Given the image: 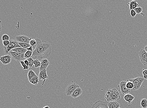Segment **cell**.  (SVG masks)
I'll list each match as a JSON object with an SVG mask.
<instances>
[{
  "instance_id": "f1b7e54d",
  "label": "cell",
  "mask_w": 147,
  "mask_h": 108,
  "mask_svg": "<svg viewBox=\"0 0 147 108\" xmlns=\"http://www.w3.org/2000/svg\"><path fill=\"white\" fill-rule=\"evenodd\" d=\"M37 42L36 39H31L30 42V44L31 46H35V45H37Z\"/></svg>"
},
{
  "instance_id": "44dd1931",
  "label": "cell",
  "mask_w": 147,
  "mask_h": 108,
  "mask_svg": "<svg viewBox=\"0 0 147 108\" xmlns=\"http://www.w3.org/2000/svg\"><path fill=\"white\" fill-rule=\"evenodd\" d=\"M141 106L142 108H147V100L146 99H142L141 102Z\"/></svg>"
},
{
  "instance_id": "603a6c76",
  "label": "cell",
  "mask_w": 147,
  "mask_h": 108,
  "mask_svg": "<svg viewBox=\"0 0 147 108\" xmlns=\"http://www.w3.org/2000/svg\"><path fill=\"white\" fill-rule=\"evenodd\" d=\"M19 44L20 46V47L26 49L30 47L31 46L30 44L26 43L19 42Z\"/></svg>"
},
{
  "instance_id": "4fadbf2b",
  "label": "cell",
  "mask_w": 147,
  "mask_h": 108,
  "mask_svg": "<svg viewBox=\"0 0 147 108\" xmlns=\"http://www.w3.org/2000/svg\"><path fill=\"white\" fill-rule=\"evenodd\" d=\"M41 65L40 68V71L46 69L48 66L50 65V62L49 60L47 59H43L41 61Z\"/></svg>"
},
{
  "instance_id": "9c48e42d",
  "label": "cell",
  "mask_w": 147,
  "mask_h": 108,
  "mask_svg": "<svg viewBox=\"0 0 147 108\" xmlns=\"http://www.w3.org/2000/svg\"><path fill=\"white\" fill-rule=\"evenodd\" d=\"M140 61L144 66H145L147 60V53L144 50H141L139 53Z\"/></svg>"
},
{
  "instance_id": "74e56055",
  "label": "cell",
  "mask_w": 147,
  "mask_h": 108,
  "mask_svg": "<svg viewBox=\"0 0 147 108\" xmlns=\"http://www.w3.org/2000/svg\"><path fill=\"white\" fill-rule=\"evenodd\" d=\"M43 108H50L48 106H46L44 107Z\"/></svg>"
},
{
  "instance_id": "ab89813d",
  "label": "cell",
  "mask_w": 147,
  "mask_h": 108,
  "mask_svg": "<svg viewBox=\"0 0 147 108\" xmlns=\"http://www.w3.org/2000/svg\"></svg>"
},
{
  "instance_id": "5bb4252c",
  "label": "cell",
  "mask_w": 147,
  "mask_h": 108,
  "mask_svg": "<svg viewBox=\"0 0 147 108\" xmlns=\"http://www.w3.org/2000/svg\"><path fill=\"white\" fill-rule=\"evenodd\" d=\"M134 99H135L134 96L129 93L125 94L124 96V100L128 103V105L129 106H131L132 101L134 100Z\"/></svg>"
},
{
  "instance_id": "52a82bcc",
  "label": "cell",
  "mask_w": 147,
  "mask_h": 108,
  "mask_svg": "<svg viewBox=\"0 0 147 108\" xmlns=\"http://www.w3.org/2000/svg\"><path fill=\"white\" fill-rule=\"evenodd\" d=\"M10 53L13 59L16 60L17 62H20L21 61L25 60L24 58V54H21L14 51H10Z\"/></svg>"
},
{
  "instance_id": "1f68e13d",
  "label": "cell",
  "mask_w": 147,
  "mask_h": 108,
  "mask_svg": "<svg viewBox=\"0 0 147 108\" xmlns=\"http://www.w3.org/2000/svg\"><path fill=\"white\" fill-rule=\"evenodd\" d=\"M3 44L4 46H7L9 45L10 43L9 41H3Z\"/></svg>"
},
{
  "instance_id": "7c38bea8",
  "label": "cell",
  "mask_w": 147,
  "mask_h": 108,
  "mask_svg": "<svg viewBox=\"0 0 147 108\" xmlns=\"http://www.w3.org/2000/svg\"><path fill=\"white\" fill-rule=\"evenodd\" d=\"M11 56L10 55H6L4 56H0V61L4 65H7L9 64L11 62Z\"/></svg>"
},
{
  "instance_id": "e0dca14e",
  "label": "cell",
  "mask_w": 147,
  "mask_h": 108,
  "mask_svg": "<svg viewBox=\"0 0 147 108\" xmlns=\"http://www.w3.org/2000/svg\"><path fill=\"white\" fill-rule=\"evenodd\" d=\"M109 108H119L120 107V104L116 101L109 102L108 104Z\"/></svg>"
},
{
  "instance_id": "836d02e7",
  "label": "cell",
  "mask_w": 147,
  "mask_h": 108,
  "mask_svg": "<svg viewBox=\"0 0 147 108\" xmlns=\"http://www.w3.org/2000/svg\"><path fill=\"white\" fill-rule=\"evenodd\" d=\"M142 74L143 75H147V70H146L142 72Z\"/></svg>"
},
{
  "instance_id": "4316f807",
  "label": "cell",
  "mask_w": 147,
  "mask_h": 108,
  "mask_svg": "<svg viewBox=\"0 0 147 108\" xmlns=\"http://www.w3.org/2000/svg\"><path fill=\"white\" fill-rule=\"evenodd\" d=\"M21 66L23 67V70H28L29 69V67L26 66L24 63V61H21L20 62Z\"/></svg>"
},
{
  "instance_id": "7a4b0ae2",
  "label": "cell",
  "mask_w": 147,
  "mask_h": 108,
  "mask_svg": "<svg viewBox=\"0 0 147 108\" xmlns=\"http://www.w3.org/2000/svg\"><path fill=\"white\" fill-rule=\"evenodd\" d=\"M121 98L120 93L115 88L108 89L106 92L105 99L108 102L118 101Z\"/></svg>"
},
{
  "instance_id": "4dcf8cb0",
  "label": "cell",
  "mask_w": 147,
  "mask_h": 108,
  "mask_svg": "<svg viewBox=\"0 0 147 108\" xmlns=\"http://www.w3.org/2000/svg\"><path fill=\"white\" fill-rule=\"evenodd\" d=\"M130 14L132 16V17H135L136 15H137V13H136V12L134 10V9H132L131 10L130 12Z\"/></svg>"
},
{
  "instance_id": "d6986e66",
  "label": "cell",
  "mask_w": 147,
  "mask_h": 108,
  "mask_svg": "<svg viewBox=\"0 0 147 108\" xmlns=\"http://www.w3.org/2000/svg\"><path fill=\"white\" fill-rule=\"evenodd\" d=\"M30 83L34 85H37L39 82L38 77V76L34 77L29 80Z\"/></svg>"
},
{
  "instance_id": "cb8c5ba5",
  "label": "cell",
  "mask_w": 147,
  "mask_h": 108,
  "mask_svg": "<svg viewBox=\"0 0 147 108\" xmlns=\"http://www.w3.org/2000/svg\"><path fill=\"white\" fill-rule=\"evenodd\" d=\"M127 81H128V82H127V83H126V87L128 89H133L134 87V84L131 82L128 81V80H127Z\"/></svg>"
},
{
  "instance_id": "f35d334b",
  "label": "cell",
  "mask_w": 147,
  "mask_h": 108,
  "mask_svg": "<svg viewBox=\"0 0 147 108\" xmlns=\"http://www.w3.org/2000/svg\"><path fill=\"white\" fill-rule=\"evenodd\" d=\"M145 66H147V60L146 62V63Z\"/></svg>"
},
{
  "instance_id": "8fae6325",
  "label": "cell",
  "mask_w": 147,
  "mask_h": 108,
  "mask_svg": "<svg viewBox=\"0 0 147 108\" xmlns=\"http://www.w3.org/2000/svg\"><path fill=\"white\" fill-rule=\"evenodd\" d=\"M47 71L46 69L43 70V71H40L39 75V80H43V82L41 83L42 85H43L44 83H45L46 80L47 79L49 78L47 74Z\"/></svg>"
},
{
  "instance_id": "9a60e30c",
  "label": "cell",
  "mask_w": 147,
  "mask_h": 108,
  "mask_svg": "<svg viewBox=\"0 0 147 108\" xmlns=\"http://www.w3.org/2000/svg\"><path fill=\"white\" fill-rule=\"evenodd\" d=\"M82 93H83V91H82V88L79 87L75 89L74 92L71 94V96L72 98L76 99L80 96Z\"/></svg>"
},
{
  "instance_id": "d6a6232c",
  "label": "cell",
  "mask_w": 147,
  "mask_h": 108,
  "mask_svg": "<svg viewBox=\"0 0 147 108\" xmlns=\"http://www.w3.org/2000/svg\"><path fill=\"white\" fill-rule=\"evenodd\" d=\"M24 63L25 65H26L27 66H29V62H28V60H27V59H26L24 61Z\"/></svg>"
},
{
  "instance_id": "f546056e",
  "label": "cell",
  "mask_w": 147,
  "mask_h": 108,
  "mask_svg": "<svg viewBox=\"0 0 147 108\" xmlns=\"http://www.w3.org/2000/svg\"><path fill=\"white\" fill-rule=\"evenodd\" d=\"M2 39L3 41H9V37L7 34H4L2 36Z\"/></svg>"
},
{
  "instance_id": "ba28073f",
  "label": "cell",
  "mask_w": 147,
  "mask_h": 108,
  "mask_svg": "<svg viewBox=\"0 0 147 108\" xmlns=\"http://www.w3.org/2000/svg\"><path fill=\"white\" fill-rule=\"evenodd\" d=\"M108 102L98 100L92 106L91 108H109L108 105Z\"/></svg>"
},
{
  "instance_id": "ffe728a7",
  "label": "cell",
  "mask_w": 147,
  "mask_h": 108,
  "mask_svg": "<svg viewBox=\"0 0 147 108\" xmlns=\"http://www.w3.org/2000/svg\"><path fill=\"white\" fill-rule=\"evenodd\" d=\"M37 76L35 72L33 70H30L29 71L28 73V78L29 80H30L32 78Z\"/></svg>"
},
{
  "instance_id": "d590c367",
  "label": "cell",
  "mask_w": 147,
  "mask_h": 108,
  "mask_svg": "<svg viewBox=\"0 0 147 108\" xmlns=\"http://www.w3.org/2000/svg\"><path fill=\"white\" fill-rule=\"evenodd\" d=\"M144 50H145L146 52L147 53V45L145 47Z\"/></svg>"
},
{
  "instance_id": "83f0119b",
  "label": "cell",
  "mask_w": 147,
  "mask_h": 108,
  "mask_svg": "<svg viewBox=\"0 0 147 108\" xmlns=\"http://www.w3.org/2000/svg\"><path fill=\"white\" fill-rule=\"evenodd\" d=\"M134 10L136 12L137 14H139L141 13V12L142 11L143 9L142 8L140 7H138L134 9Z\"/></svg>"
},
{
  "instance_id": "484cf974",
  "label": "cell",
  "mask_w": 147,
  "mask_h": 108,
  "mask_svg": "<svg viewBox=\"0 0 147 108\" xmlns=\"http://www.w3.org/2000/svg\"><path fill=\"white\" fill-rule=\"evenodd\" d=\"M27 60H28L29 62V67L32 68V66H33V65L34 64V60H33V58L31 57H30L29 59H27Z\"/></svg>"
},
{
  "instance_id": "7402d4cb",
  "label": "cell",
  "mask_w": 147,
  "mask_h": 108,
  "mask_svg": "<svg viewBox=\"0 0 147 108\" xmlns=\"http://www.w3.org/2000/svg\"><path fill=\"white\" fill-rule=\"evenodd\" d=\"M32 51L31 50H27L26 53L24 54V58L25 59H28L30 58L32 56V54H33Z\"/></svg>"
},
{
  "instance_id": "8d00e7d4",
  "label": "cell",
  "mask_w": 147,
  "mask_h": 108,
  "mask_svg": "<svg viewBox=\"0 0 147 108\" xmlns=\"http://www.w3.org/2000/svg\"><path fill=\"white\" fill-rule=\"evenodd\" d=\"M144 78L145 79H147V75H143Z\"/></svg>"
},
{
  "instance_id": "8992f818",
  "label": "cell",
  "mask_w": 147,
  "mask_h": 108,
  "mask_svg": "<svg viewBox=\"0 0 147 108\" xmlns=\"http://www.w3.org/2000/svg\"><path fill=\"white\" fill-rule=\"evenodd\" d=\"M126 83H127V82L123 81L120 82L118 86L119 88V91L121 94L123 95L128 94L131 92V90L128 89L126 87Z\"/></svg>"
},
{
  "instance_id": "3957f363",
  "label": "cell",
  "mask_w": 147,
  "mask_h": 108,
  "mask_svg": "<svg viewBox=\"0 0 147 108\" xmlns=\"http://www.w3.org/2000/svg\"><path fill=\"white\" fill-rule=\"evenodd\" d=\"M128 81L131 82L134 84V87L132 90H138L141 87V86L144 81V79L142 77H138L136 78L127 80Z\"/></svg>"
},
{
  "instance_id": "2e32d148",
  "label": "cell",
  "mask_w": 147,
  "mask_h": 108,
  "mask_svg": "<svg viewBox=\"0 0 147 108\" xmlns=\"http://www.w3.org/2000/svg\"><path fill=\"white\" fill-rule=\"evenodd\" d=\"M127 5L129 7V9L130 10L134 9L139 6L138 1L137 0L131 1L130 2L127 4Z\"/></svg>"
},
{
  "instance_id": "30bf717a",
  "label": "cell",
  "mask_w": 147,
  "mask_h": 108,
  "mask_svg": "<svg viewBox=\"0 0 147 108\" xmlns=\"http://www.w3.org/2000/svg\"><path fill=\"white\" fill-rule=\"evenodd\" d=\"M31 40V38H29L25 35L17 36L15 37L16 40L18 42L26 43L29 44Z\"/></svg>"
},
{
  "instance_id": "6da1fadb",
  "label": "cell",
  "mask_w": 147,
  "mask_h": 108,
  "mask_svg": "<svg viewBox=\"0 0 147 108\" xmlns=\"http://www.w3.org/2000/svg\"><path fill=\"white\" fill-rule=\"evenodd\" d=\"M37 39L38 41L37 42V46L33 51L32 56L35 58L42 60L47 59L52 52L51 44L45 41H41L39 39Z\"/></svg>"
},
{
  "instance_id": "e575fe53",
  "label": "cell",
  "mask_w": 147,
  "mask_h": 108,
  "mask_svg": "<svg viewBox=\"0 0 147 108\" xmlns=\"http://www.w3.org/2000/svg\"><path fill=\"white\" fill-rule=\"evenodd\" d=\"M28 50H31V51L33 52V46H31L30 47L26 49Z\"/></svg>"
},
{
  "instance_id": "5b68a950",
  "label": "cell",
  "mask_w": 147,
  "mask_h": 108,
  "mask_svg": "<svg viewBox=\"0 0 147 108\" xmlns=\"http://www.w3.org/2000/svg\"><path fill=\"white\" fill-rule=\"evenodd\" d=\"M79 87V86L77 83L73 82H71L66 89V94L67 96H71L75 89Z\"/></svg>"
},
{
  "instance_id": "d4e9b609",
  "label": "cell",
  "mask_w": 147,
  "mask_h": 108,
  "mask_svg": "<svg viewBox=\"0 0 147 108\" xmlns=\"http://www.w3.org/2000/svg\"><path fill=\"white\" fill-rule=\"evenodd\" d=\"M34 65L35 68H37L41 66V62L38 59H36L34 61Z\"/></svg>"
},
{
  "instance_id": "277c9868",
  "label": "cell",
  "mask_w": 147,
  "mask_h": 108,
  "mask_svg": "<svg viewBox=\"0 0 147 108\" xmlns=\"http://www.w3.org/2000/svg\"><path fill=\"white\" fill-rule=\"evenodd\" d=\"M9 41V45L7 46H4V47L5 53L6 54H8L9 52L11 50H12L17 48L20 47L19 44V42L16 40H10Z\"/></svg>"
},
{
  "instance_id": "ac0fdd59",
  "label": "cell",
  "mask_w": 147,
  "mask_h": 108,
  "mask_svg": "<svg viewBox=\"0 0 147 108\" xmlns=\"http://www.w3.org/2000/svg\"><path fill=\"white\" fill-rule=\"evenodd\" d=\"M27 50H28L24 48L21 47L17 48L12 50V51L23 54H25Z\"/></svg>"
}]
</instances>
